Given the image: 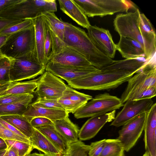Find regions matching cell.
Segmentation results:
<instances>
[{"label":"cell","mask_w":156,"mask_h":156,"mask_svg":"<svg viewBox=\"0 0 156 156\" xmlns=\"http://www.w3.org/2000/svg\"><path fill=\"white\" fill-rule=\"evenodd\" d=\"M125 103L122 109L115 116L110 126L116 127L122 126L136 116L147 112L154 104L151 98L129 100Z\"/></svg>","instance_id":"obj_12"},{"label":"cell","mask_w":156,"mask_h":156,"mask_svg":"<svg viewBox=\"0 0 156 156\" xmlns=\"http://www.w3.org/2000/svg\"><path fill=\"white\" fill-rule=\"evenodd\" d=\"M115 111L91 117L79 130L78 138L80 141L90 140L94 137L108 122L112 121L115 116Z\"/></svg>","instance_id":"obj_15"},{"label":"cell","mask_w":156,"mask_h":156,"mask_svg":"<svg viewBox=\"0 0 156 156\" xmlns=\"http://www.w3.org/2000/svg\"><path fill=\"white\" fill-rule=\"evenodd\" d=\"M106 140L104 139L91 143L90 145L88 156H99L103 148Z\"/></svg>","instance_id":"obj_43"},{"label":"cell","mask_w":156,"mask_h":156,"mask_svg":"<svg viewBox=\"0 0 156 156\" xmlns=\"http://www.w3.org/2000/svg\"><path fill=\"white\" fill-rule=\"evenodd\" d=\"M92 98L91 96L79 92L69 85H66V89L60 99H69L85 104Z\"/></svg>","instance_id":"obj_33"},{"label":"cell","mask_w":156,"mask_h":156,"mask_svg":"<svg viewBox=\"0 0 156 156\" xmlns=\"http://www.w3.org/2000/svg\"><path fill=\"white\" fill-rule=\"evenodd\" d=\"M131 77L122 94L120 99L123 104L133 100L146 89L156 87V64L155 54L142 68Z\"/></svg>","instance_id":"obj_5"},{"label":"cell","mask_w":156,"mask_h":156,"mask_svg":"<svg viewBox=\"0 0 156 156\" xmlns=\"http://www.w3.org/2000/svg\"><path fill=\"white\" fill-rule=\"evenodd\" d=\"M57 11L55 0H22L0 12V18L11 20H33L47 12Z\"/></svg>","instance_id":"obj_3"},{"label":"cell","mask_w":156,"mask_h":156,"mask_svg":"<svg viewBox=\"0 0 156 156\" xmlns=\"http://www.w3.org/2000/svg\"><path fill=\"white\" fill-rule=\"evenodd\" d=\"M143 156H148L147 154L145 152Z\"/></svg>","instance_id":"obj_55"},{"label":"cell","mask_w":156,"mask_h":156,"mask_svg":"<svg viewBox=\"0 0 156 156\" xmlns=\"http://www.w3.org/2000/svg\"><path fill=\"white\" fill-rule=\"evenodd\" d=\"M88 36L95 46L101 52L111 58L114 57L117 50L109 31L96 25L87 29Z\"/></svg>","instance_id":"obj_13"},{"label":"cell","mask_w":156,"mask_h":156,"mask_svg":"<svg viewBox=\"0 0 156 156\" xmlns=\"http://www.w3.org/2000/svg\"><path fill=\"white\" fill-rule=\"evenodd\" d=\"M64 42L66 46L77 51L99 69L114 61L98 49L84 30L71 23L65 27Z\"/></svg>","instance_id":"obj_1"},{"label":"cell","mask_w":156,"mask_h":156,"mask_svg":"<svg viewBox=\"0 0 156 156\" xmlns=\"http://www.w3.org/2000/svg\"><path fill=\"white\" fill-rule=\"evenodd\" d=\"M135 73L128 71L102 68L67 82L73 88L91 90H108L117 88Z\"/></svg>","instance_id":"obj_2"},{"label":"cell","mask_w":156,"mask_h":156,"mask_svg":"<svg viewBox=\"0 0 156 156\" xmlns=\"http://www.w3.org/2000/svg\"><path fill=\"white\" fill-rule=\"evenodd\" d=\"M68 117L54 122L55 129L67 144L79 140L78 134L80 130L78 126L71 122Z\"/></svg>","instance_id":"obj_25"},{"label":"cell","mask_w":156,"mask_h":156,"mask_svg":"<svg viewBox=\"0 0 156 156\" xmlns=\"http://www.w3.org/2000/svg\"><path fill=\"white\" fill-rule=\"evenodd\" d=\"M0 138L4 140H12L21 141L30 144V140L19 136L11 131L0 122Z\"/></svg>","instance_id":"obj_39"},{"label":"cell","mask_w":156,"mask_h":156,"mask_svg":"<svg viewBox=\"0 0 156 156\" xmlns=\"http://www.w3.org/2000/svg\"><path fill=\"white\" fill-rule=\"evenodd\" d=\"M145 153L148 156H156V103L147 112L144 126Z\"/></svg>","instance_id":"obj_16"},{"label":"cell","mask_w":156,"mask_h":156,"mask_svg":"<svg viewBox=\"0 0 156 156\" xmlns=\"http://www.w3.org/2000/svg\"><path fill=\"white\" fill-rule=\"evenodd\" d=\"M58 2L61 10L78 25L87 29L91 25L87 16L73 0Z\"/></svg>","instance_id":"obj_24"},{"label":"cell","mask_w":156,"mask_h":156,"mask_svg":"<svg viewBox=\"0 0 156 156\" xmlns=\"http://www.w3.org/2000/svg\"><path fill=\"white\" fill-rule=\"evenodd\" d=\"M8 146L5 140L0 138V150L7 149Z\"/></svg>","instance_id":"obj_51"},{"label":"cell","mask_w":156,"mask_h":156,"mask_svg":"<svg viewBox=\"0 0 156 156\" xmlns=\"http://www.w3.org/2000/svg\"><path fill=\"white\" fill-rule=\"evenodd\" d=\"M36 129L55 144L62 152L65 150L68 144L54 125Z\"/></svg>","instance_id":"obj_29"},{"label":"cell","mask_w":156,"mask_h":156,"mask_svg":"<svg viewBox=\"0 0 156 156\" xmlns=\"http://www.w3.org/2000/svg\"><path fill=\"white\" fill-rule=\"evenodd\" d=\"M33 94H9L0 97V105L24 103L31 104Z\"/></svg>","instance_id":"obj_34"},{"label":"cell","mask_w":156,"mask_h":156,"mask_svg":"<svg viewBox=\"0 0 156 156\" xmlns=\"http://www.w3.org/2000/svg\"><path fill=\"white\" fill-rule=\"evenodd\" d=\"M49 29L51 35L52 44V48L51 57L53 55L59 53L66 46L63 41L60 39L49 28Z\"/></svg>","instance_id":"obj_42"},{"label":"cell","mask_w":156,"mask_h":156,"mask_svg":"<svg viewBox=\"0 0 156 156\" xmlns=\"http://www.w3.org/2000/svg\"><path fill=\"white\" fill-rule=\"evenodd\" d=\"M58 102L68 113L74 114L78 109L85 104L67 99H59L58 100Z\"/></svg>","instance_id":"obj_40"},{"label":"cell","mask_w":156,"mask_h":156,"mask_svg":"<svg viewBox=\"0 0 156 156\" xmlns=\"http://www.w3.org/2000/svg\"><path fill=\"white\" fill-rule=\"evenodd\" d=\"M149 60L145 57L114 61L103 68L126 70L136 73L140 70Z\"/></svg>","instance_id":"obj_26"},{"label":"cell","mask_w":156,"mask_h":156,"mask_svg":"<svg viewBox=\"0 0 156 156\" xmlns=\"http://www.w3.org/2000/svg\"><path fill=\"white\" fill-rule=\"evenodd\" d=\"M23 115L30 122L34 118L43 117L50 119L54 122L69 116V113L64 110L40 107L30 104Z\"/></svg>","instance_id":"obj_20"},{"label":"cell","mask_w":156,"mask_h":156,"mask_svg":"<svg viewBox=\"0 0 156 156\" xmlns=\"http://www.w3.org/2000/svg\"><path fill=\"white\" fill-rule=\"evenodd\" d=\"M29 140L33 149L40 151L48 156H61L62 153L55 144L35 128L33 127L32 135Z\"/></svg>","instance_id":"obj_19"},{"label":"cell","mask_w":156,"mask_h":156,"mask_svg":"<svg viewBox=\"0 0 156 156\" xmlns=\"http://www.w3.org/2000/svg\"><path fill=\"white\" fill-rule=\"evenodd\" d=\"M137 23L145 44L146 58L149 60L156 54L155 32L151 22L144 14L140 13Z\"/></svg>","instance_id":"obj_17"},{"label":"cell","mask_w":156,"mask_h":156,"mask_svg":"<svg viewBox=\"0 0 156 156\" xmlns=\"http://www.w3.org/2000/svg\"><path fill=\"white\" fill-rule=\"evenodd\" d=\"M23 20H8L0 18V33L7 28L20 23Z\"/></svg>","instance_id":"obj_46"},{"label":"cell","mask_w":156,"mask_h":156,"mask_svg":"<svg viewBox=\"0 0 156 156\" xmlns=\"http://www.w3.org/2000/svg\"><path fill=\"white\" fill-rule=\"evenodd\" d=\"M39 78L24 82H12L0 87V97L9 94H33Z\"/></svg>","instance_id":"obj_22"},{"label":"cell","mask_w":156,"mask_h":156,"mask_svg":"<svg viewBox=\"0 0 156 156\" xmlns=\"http://www.w3.org/2000/svg\"><path fill=\"white\" fill-rule=\"evenodd\" d=\"M3 56H4L2 55L0 51V59Z\"/></svg>","instance_id":"obj_54"},{"label":"cell","mask_w":156,"mask_h":156,"mask_svg":"<svg viewBox=\"0 0 156 156\" xmlns=\"http://www.w3.org/2000/svg\"><path fill=\"white\" fill-rule=\"evenodd\" d=\"M0 122L6 128L11 131L19 136L24 138H27L23 134L16 129L15 127L2 119L0 117Z\"/></svg>","instance_id":"obj_47"},{"label":"cell","mask_w":156,"mask_h":156,"mask_svg":"<svg viewBox=\"0 0 156 156\" xmlns=\"http://www.w3.org/2000/svg\"><path fill=\"white\" fill-rule=\"evenodd\" d=\"M156 87L149 88L132 100H138L152 98L156 96Z\"/></svg>","instance_id":"obj_45"},{"label":"cell","mask_w":156,"mask_h":156,"mask_svg":"<svg viewBox=\"0 0 156 156\" xmlns=\"http://www.w3.org/2000/svg\"><path fill=\"white\" fill-rule=\"evenodd\" d=\"M33 25V20H25L20 23L7 28L0 33L5 34L9 36L13 33L29 28Z\"/></svg>","instance_id":"obj_37"},{"label":"cell","mask_w":156,"mask_h":156,"mask_svg":"<svg viewBox=\"0 0 156 156\" xmlns=\"http://www.w3.org/2000/svg\"><path fill=\"white\" fill-rule=\"evenodd\" d=\"M9 36L5 34H0V48L5 44Z\"/></svg>","instance_id":"obj_50"},{"label":"cell","mask_w":156,"mask_h":156,"mask_svg":"<svg viewBox=\"0 0 156 156\" xmlns=\"http://www.w3.org/2000/svg\"><path fill=\"white\" fill-rule=\"evenodd\" d=\"M87 16L102 17L118 12H127L135 7L130 1L124 0H73Z\"/></svg>","instance_id":"obj_6"},{"label":"cell","mask_w":156,"mask_h":156,"mask_svg":"<svg viewBox=\"0 0 156 156\" xmlns=\"http://www.w3.org/2000/svg\"><path fill=\"white\" fill-rule=\"evenodd\" d=\"M99 70L92 65L85 67L73 66L49 61L46 66L45 71H48L68 82L74 79L97 72Z\"/></svg>","instance_id":"obj_14"},{"label":"cell","mask_w":156,"mask_h":156,"mask_svg":"<svg viewBox=\"0 0 156 156\" xmlns=\"http://www.w3.org/2000/svg\"><path fill=\"white\" fill-rule=\"evenodd\" d=\"M30 123L32 126L35 128L54 124V122L50 119L43 117L34 118L31 120Z\"/></svg>","instance_id":"obj_44"},{"label":"cell","mask_w":156,"mask_h":156,"mask_svg":"<svg viewBox=\"0 0 156 156\" xmlns=\"http://www.w3.org/2000/svg\"><path fill=\"white\" fill-rule=\"evenodd\" d=\"M45 23L49 28L64 41L65 27L69 23L58 18L54 12H47L42 14Z\"/></svg>","instance_id":"obj_28"},{"label":"cell","mask_w":156,"mask_h":156,"mask_svg":"<svg viewBox=\"0 0 156 156\" xmlns=\"http://www.w3.org/2000/svg\"><path fill=\"white\" fill-rule=\"evenodd\" d=\"M31 104L40 107L64 110L62 106L58 102V100L56 99H37Z\"/></svg>","instance_id":"obj_38"},{"label":"cell","mask_w":156,"mask_h":156,"mask_svg":"<svg viewBox=\"0 0 156 156\" xmlns=\"http://www.w3.org/2000/svg\"><path fill=\"white\" fill-rule=\"evenodd\" d=\"M120 98L104 93L96 95L74 113L79 119L101 115L119 109L123 106Z\"/></svg>","instance_id":"obj_7"},{"label":"cell","mask_w":156,"mask_h":156,"mask_svg":"<svg viewBox=\"0 0 156 156\" xmlns=\"http://www.w3.org/2000/svg\"><path fill=\"white\" fill-rule=\"evenodd\" d=\"M44 23L45 25V37L44 45V52L45 60L46 65L49 61V58L51 55L52 44L48 27L45 22Z\"/></svg>","instance_id":"obj_41"},{"label":"cell","mask_w":156,"mask_h":156,"mask_svg":"<svg viewBox=\"0 0 156 156\" xmlns=\"http://www.w3.org/2000/svg\"><path fill=\"white\" fill-rule=\"evenodd\" d=\"M8 147H11L17 151L19 156H26L30 154L33 148L30 144L12 140H5Z\"/></svg>","instance_id":"obj_35"},{"label":"cell","mask_w":156,"mask_h":156,"mask_svg":"<svg viewBox=\"0 0 156 156\" xmlns=\"http://www.w3.org/2000/svg\"><path fill=\"white\" fill-rule=\"evenodd\" d=\"M0 117L15 127L27 139L29 140L30 138L32 135L33 127L30 122L23 115H9Z\"/></svg>","instance_id":"obj_27"},{"label":"cell","mask_w":156,"mask_h":156,"mask_svg":"<svg viewBox=\"0 0 156 156\" xmlns=\"http://www.w3.org/2000/svg\"><path fill=\"white\" fill-rule=\"evenodd\" d=\"M117 50L125 59L145 57L144 50L138 42L129 38L120 37L118 43L116 44Z\"/></svg>","instance_id":"obj_21"},{"label":"cell","mask_w":156,"mask_h":156,"mask_svg":"<svg viewBox=\"0 0 156 156\" xmlns=\"http://www.w3.org/2000/svg\"><path fill=\"white\" fill-rule=\"evenodd\" d=\"M64 81L51 73L45 71L39 77L35 91L37 99H60L66 89Z\"/></svg>","instance_id":"obj_10"},{"label":"cell","mask_w":156,"mask_h":156,"mask_svg":"<svg viewBox=\"0 0 156 156\" xmlns=\"http://www.w3.org/2000/svg\"><path fill=\"white\" fill-rule=\"evenodd\" d=\"M123 147L117 139H108L99 156H124Z\"/></svg>","instance_id":"obj_30"},{"label":"cell","mask_w":156,"mask_h":156,"mask_svg":"<svg viewBox=\"0 0 156 156\" xmlns=\"http://www.w3.org/2000/svg\"><path fill=\"white\" fill-rule=\"evenodd\" d=\"M140 13L139 9H136L133 12L119 14L114 20L113 25L115 30L120 37L128 38L138 42L145 51L144 42L137 23Z\"/></svg>","instance_id":"obj_9"},{"label":"cell","mask_w":156,"mask_h":156,"mask_svg":"<svg viewBox=\"0 0 156 156\" xmlns=\"http://www.w3.org/2000/svg\"><path fill=\"white\" fill-rule=\"evenodd\" d=\"M3 156H19L16 151L11 147H8Z\"/></svg>","instance_id":"obj_49"},{"label":"cell","mask_w":156,"mask_h":156,"mask_svg":"<svg viewBox=\"0 0 156 156\" xmlns=\"http://www.w3.org/2000/svg\"><path fill=\"white\" fill-rule=\"evenodd\" d=\"M26 156H48L45 154H39L37 153H34L32 154H30Z\"/></svg>","instance_id":"obj_52"},{"label":"cell","mask_w":156,"mask_h":156,"mask_svg":"<svg viewBox=\"0 0 156 156\" xmlns=\"http://www.w3.org/2000/svg\"><path fill=\"white\" fill-rule=\"evenodd\" d=\"M147 112L140 114L122 126L117 138L124 150L129 151L135 144L144 131Z\"/></svg>","instance_id":"obj_11"},{"label":"cell","mask_w":156,"mask_h":156,"mask_svg":"<svg viewBox=\"0 0 156 156\" xmlns=\"http://www.w3.org/2000/svg\"><path fill=\"white\" fill-rule=\"evenodd\" d=\"M30 105L24 103L0 105V117L9 115H23Z\"/></svg>","instance_id":"obj_32"},{"label":"cell","mask_w":156,"mask_h":156,"mask_svg":"<svg viewBox=\"0 0 156 156\" xmlns=\"http://www.w3.org/2000/svg\"><path fill=\"white\" fill-rule=\"evenodd\" d=\"M11 60L3 56L0 59V86L1 87L10 82V71Z\"/></svg>","instance_id":"obj_36"},{"label":"cell","mask_w":156,"mask_h":156,"mask_svg":"<svg viewBox=\"0 0 156 156\" xmlns=\"http://www.w3.org/2000/svg\"><path fill=\"white\" fill-rule=\"evenodd\" d=\"M90 145L85 144L79 140L67 144L61 156H88Z\"/></svg>","instance_id":"obj_31"},{"label":"cell","mask_w":156,"mask_h":156,"mask_svg":"<svg viewBox=\"0 0 156 156\" xmlns=\"http://www.w3.org/2000/svg\"><path fill=\"white\" fill-rule=\"evenodd\" d=\"M33 20L35 28L34 55L40 63L46 66L44 52L45 25L42 15L33 19Z\"/></svg>","instance_id":"obj_23"},{"label":"cell","mask_w":156,"mask_h":156,"mask_svg":"<svg viewBox=\"0 0 156 156\" xmlns=\"http://www.w3.org/2000/svg\"><path fill=\"white\" fill-rule=\"evenodd\" d=\"M7 149L0 150V156H3L4 155Z\"/></svg>","instance_id":"obj_53"},{"label":"cell","mask_w":156,"mask_h":156,"mask_svg":"<svg viewBox=\"0 0 156 156\" xmlns=\"http://www.w3.org/2000/svg\"><path fill=\"white\" fill-rule=\"evenodd\" d=\"M10 59V82L33 79L45 71L46 66L40 63L34 55Z\"/></svg>","instance_id":"obj_8"},{"label":"cell","mask_w":156,"mask_h":156,"mask_svg":"<svg viewBox=\"0 0 156 156\" xmlns=\"http://www.w3.org/2000/svg\"><path fill=\"white\" fill-rule=\"evenodd\" d=\"M22 0H0V12L6 8L19 2Z\"/></svg>","instance_id":"obj_48"},{"label":"cell","mask_w":156,"mask_h":156,"mask_svg":"<svg viewBox=\"0 0 156 156\" xmlns=\"http://www.w3.org/2000/svg\"><path fill=\"white\" fill-rule=\"evenodd\" d=\"M49 61L73 66L85 67L91 65L83 56L67 46L65 47L59 53L51 56Z\"/></svg>","instance_id":"obj_18"},{"label":"cell","mask_w":156,"mask_h":156,"mask_svg":"<svg viewBox=\"0 0 156 156\" xmlns=\"http://www.w3.org/2000/svg\"><path fill=\"white\" fill-rule=\"evenodd\" d=\"M35 50L34 24L29 28L10 35L5 44L0 48L2 55L10 59L35 56Z\"/></svg>","instance_id":"obj_4"}]
</instances>
